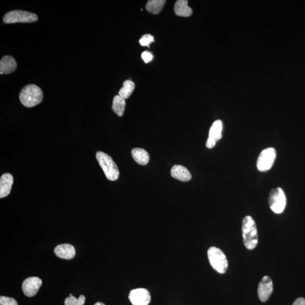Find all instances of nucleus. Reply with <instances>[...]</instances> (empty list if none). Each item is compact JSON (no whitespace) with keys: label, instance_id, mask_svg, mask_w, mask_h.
I'll return each mask as SVG.
<instances>
[{"label":"nucleus","instance_id":"f03ea898","mask_svg":"<svg viewBox=\"0 0 305 305\" xmlns=\"http://www.w3.org/2000/svg\"><path fill=\"white\" fill-rule=\"evenodd\" d=\"M43 93L40 87L35 84H28L21 91L20 100L25 107L32 108L41 103Z\"/></svg>","mask_w":305,"mask_h":305},{"label":"nucleus","instance_id":"bb28decb","mask_svg":"<svg viewBox=\"0 0 305 305\" xmlns=\"http://www.w3.org/2000/svg\"><path fill=\"white\" fill-rule=\"evenodd\" d=\"M69 296H72V294H70V295H69Z\"/></svg>","mask_w":305,"mask_h":305},{"label":"nucleus","instance_id":"6e6552de","mask_svg":"<svg viewBox=\"0 0 305 305\" xmlns=\"http://www.w3.org/2000/svg\"><path fill=\"white\" fill-rule=\"evenodd\" d=\"M128 298L133 305H148L151 300L149 292L145 288L132 290Z\"/></svg>","mask_w":305,"mask_h":305},{"label":"nucleus","instance_id":"dca6fc26","mask_svg":"<svg viewBox=\"0 0 305 305\" xmlns=\"http://www.w3.org/2000/svg\"><path fill=\"white\" fill-rule=\"evenodd\" d=\"M187 0H178L175 3L174 12L178 16L188 17L193 13L192 9L188 5Z\"/></svg>","mask_w":305,"mask_h":305},{"label":"nucleus","instance_id":"0eeeda50","mask_svg":"<svg viewBox=\"0 0 305 305\" xmlns=\"http://www.w3.org/2000/svg\"><path fill=\"white\" fill-rule=\"evenodd\" d=\"M276 157V150L273 148L262 150L257 161V167L258 170L261 172L269 171L273 167Z\"/></svg>","mask_w":305,"mask_h":305},{"label":"nucleus","instance_id":"9b49d317","mask_svg":"<svg viewBox=\"0 0 305 305\" xmlns=\"http://www.w3.org/2000/svg\"><path fill=\"white\" fill-rule=\"evenodd\" d=\"M273 291V281L269 277L264 276L258 285V295L260 300L262 302H266L269 299Z\"/></svg>","mask_w":305,"mask_h":305},{"label":"nucleus","instance_id":"393cba45","mask_svg":"<svg viewBox=\"0 0 305 305\" xmlns=\"http://www.w3.org/2000/svg\"><path fill=\"white\" fill-rule=\"evenodd\" d=\"M292 305H305V299L303 297L296 300Z\"/></svg>","mask_w":305,"mask_h":305},{"label":"nucleus","instance_id":"a878e982","mask_svg":"<svg viewBox=\"0 0 305 305\" xmlns=\"http://www.w3.org/2000/svg\"><path fill=\"white\" fill-rule=\"evenodd\" d=\"M94 305H105L104 304L102 303L98 302L97 303H95Z\"/></svg>","mask_w":305,"mask_h":305},{"label":"nucleus","instance_id":"7ed1b4c3","mask_svg":"<svg viewBox=\"0 0 305 305\" xmlns=\"http://www.w3.org/2000/svg\"><path fill=\"white\" fill-rule=\"evenodd\" d=\"M96 159L106 178L109 181H117L119 178V171L112 158L104 152H98L96 153Z\"/></svg>","mask_w":305,"mask_h":305},{"label":"nucleus","instance_id":"b1692460","mask_svg":"<svg viewBox=\"0 0 305 305\" xmlns=\"http://www.w3.org/2000/svg\"><path fill=\"white\" fill-rule=\"evenodd\" d=\"M141 57L145 63H148V62L151 61L153 58V54L148 51H144L141 54Z\"/></svg>","mask_w":305,"mask_h":305},{"label":"nucleus","instance_id":"6ab92c4d","mask_svg":"<svg viewBox=\"0 0 305 305\" xmlns=\"http://www.w3.org/2000/svg\"><path fill=\"white\" fill-rule=\"evenodd\" d=\"M165 3V0H150L146 3V10L153 14H159L163 9Z\"/></svg>","mask_w":305,"mask_h":305},{"label":"nucleus","instance_id":"2eb2a0df","mask_svg":"<svg viewBox=\"0 0 305 305\" xmlns=\"http://www.w3.org/2000/svg\"><path fill=\"white\" fill-rule=\"evenodd\" d=\"M171 175L174 178L185 182L189 181L192 178V175L188 169L181 165H175L172 167Z\"/></svg>","mask_w":305,"mask_h":305},{"label":"nucleus","instance_id":"9d476101","mask_svg":"<svg viewBox=\"0 0 305 305\" xmlns=\"http://www.w3.org/2000/svg\"><path fill=\"white\" fill-rule=\"evenodd\" d=\"M223 123L221 120H217L213 123L209 131V135L207 141V147L209 149L214 148L216 142L222 137Z\"/></svg>","mask_w":305,"mask_h":305},{"label":"nucleus","instance_id":"f3484780","mask_svg":"<svg viewBox=\"0 0 305 305\" xmlns=\"http://www.w3.org/2000/svg\"><path fill=\"white\" fill-rule=\"evenodd\" d=\"M132 156L137 163L142 166L148 164L149 155L148 152L141 148H135L132 150Z\"/></svg>","mask_w":305,"mask_h":305},{"label":"nucleus","instance_id":"aec40b11","mask_svg":"<svg viewBox=\"0 0 305 305\" xmlns=\"http://www.w3.org/2000/svg\"><path fill=\"white\" fill-rule=\"evenodd\" d=\"M135 88V83L130 80H127L123 83V87L119 91V95L126 100L133 93Z\"/></svg>","mask_w":305,"mask_h":305},{"label":"nucleus","instance_id":"1a4fd4ad","mask_svg":"<svg viewBox=\"0 0 305 305\" xmlns=\"http://www.w3.org/2000/svg\"><path fill=\"white\" fill-rule=\"evenodd\" d=\"M43 283L41 279L38 277H30L25 279L22 288L24 295L31 297L36 295L38 292L40 286Z\"/></svg>","mask_w":305,"mask_h":305},{"label":"nucleus","instance_id":"39448f33","mask_svg":"<svg viewBox=\"0 0 305 305\" xmlns=\"http://www.w3.org/2000/svg\"><path fill=\"white\" fill-rule=\"evenodd\" d=\"M38 20L35 13L23 10H12L7 12L3 18L5 23H32Z\"/></svg>","mask_w":305,"mask_h":305},{"label":"nucleus","instance_id":"ddd939ff","mask_svg":"<svg viewBox=\"0 0 305 305\" xmlns=\"http://www.w3.org/2000/svg\"><path fill=\"white\" fill-rule=\"evenodd\" d=\"M17 68V62L12 56H3L0 61V73L1 75L9 74L16 70Z\"/></svg>","mask_w":305,"mask_h":305},{"label":"nucleus","instance_id":"a211bd4d","mask_svg":"<svg viewBox=\"0 0 305 305\" xmlns=\"http://www.w3.org/2000/svg\"><path fill=\"white\" fill-rule=\"evenodd\" d=\"M126 103L125 99L117 95L113 98L112 109L119 117H122L126 108Z\"/></svg>","mask_w":305,"mask_h":305},{"label":"nucleus","instance_id":"5701e85b","mask_svg":"<svg viewBox=\"0 0 305 305\" xmlns=\"http://www.w3.org/2000/svg\"><path fill=\"white\" fill-rule=\"evenodd\" d=\"M0 305H18L17 301L13 298L6 296L0 297Z\"/></svg>","mask_w":305,"mask_h":305},{"label":"nucleus","instance_id":"f257e3e1","mask_svg":"<svg viewBox=\"0 0 305 305\" xmlns=\"http://www.w3.org/2000/svg\"><path fill=\"white\" fill-rule=\"evenodd\" d=\"M242 237L245 247L252 250L258 244V231L255 220L251 216H246L242 220Z\"/></svg>","mask_w":305,"mask_h":305},{"label":"nucleus","instance_id":"f8f14e48","mask_svg":"<svg viewBox=\"0 0 305 305\" xmlns=\"http://www.w3.org/2000/svg\"><path fill=\"white\" fill-rule=\"evenodd\" d=\"M54 253L59 258L65 259H72L76 254L75 248L69 244L58 245L54 249Z\"/></svg>","mask_w":305,"mask_h":305},{"label":"nucleus","instance_id":"423d86ee","mask_svg":"<svg viewBox=\"0 0 305 305\" xmlns=\"http://www.w3.org/2000/svg\"><path fill=\"white\" fill-rule=\"evenodd\" d=\"M269 204L271 211L276 214H281L283 212L286 204L283 190L279 187L272 189L269 196Z\"/></svg>","mask_w":305,"mask_h":305},{"label":"nucleus","instance_id":"20e7f679","mask_svg":"<svg viewBox=\"0 0 305 305\" xmlns=\"http://www.w3.org/2000/svg\"><path fill=\"white\" fill-rule=\"evenodd\" d=\"M208 257L211 266L220 274H225L228 268L226 256L222 250L212 247L209 249Z\"/></svg>","mask_w":305,"mask_h":305},{"label":"nucleus","instance_id":"4468645a","mask_svg":"<svg viewBox=\"0 0 305 305\" xmlns=\"http://www.w3.org/2000/svg\"><path fill=\"white\" fill-rule=\"evenodd\" d=\"M12 175L9 173L3 174L0 179V198H2L9 195L13 184Z\"/></svg>","mask_w":305,"mask_h":305},{"label":"nucleus","instance_id":"4be33fe9","mask_svg":"<svg viewBox=\"0 0 305 305\" xmlns=\"http://www.w3.org/2000/svg\"><path fill=\"white\" fill-rule=\"evenodd\" d=\"M154 42V37L150 34H146L142 36V38L140 39V44L142 47H148L150 44Z\"/></svg>","mask_w":305,"mask_h":305},{"label":"nucleus","instance_id":"412c9836","mask_svg":"<svg viewBox=\"0 0 305 305\" xmlns=\"http://www.w3.org/2000/svg\"><path fill=\"white\" fill-rule=\"evenodd\" d=\"M86 297L80 295L78 299L73 296H69L65 301V305H84L85 303Z\"/></svg>","mask_w":305,"mask_h":305}]
</instances>
